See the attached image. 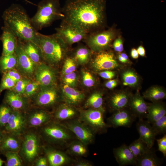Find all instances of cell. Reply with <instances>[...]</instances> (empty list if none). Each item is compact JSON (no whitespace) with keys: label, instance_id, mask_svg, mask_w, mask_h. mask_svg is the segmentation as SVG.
<instances>
[{"label":"cell","instance_id":"28","mask_svg":"<svg viewBox=\"0 0 166 166\" xmlns=\"http://www.w3.org/2000/svg\"><path fill=\"white\" fill-rule=\"evenodd\" d=\"M166 114L165 105L161 101L148 104L146 118L150 124L160 119Z\"/></svg>","mask_w":166,"mask_h":166},{"label":"cell","instance_id":"12","mask_svg":"<svg viewBox=\"0 0 166 166\" xmlns=\"http://www.w3.org/2000/svg\"><path fill=\"white\" fill-rule=\"evenodd\" d=\"M128 107L116 111L107 120L109 127H130L136 117Z\"/></svg>","mask_w":166,"mask_h":166},{"label":"cell","instance_id":"3","mask_svg":"<svg viewBox=\"0 0 166 166\" xmlns=\"http://www.w3.org/2000/svg\"><path fill=\"white\" fill-rule=\"evenodd\" d=\"M37 129L44 145L55 148L68 145L74 138L63 124L52 120Z\"/></svg>","mask_w":166,"mask_h":166},{"label":"cell","instance_id":"39","mask_svg":"<svg viewBox=\"0 0 166 166\" xmlns=\"http://www.w3.org/2000/svg\"><path fill=\"white\" fill-rule=\"evenodd\" d=\"M12 109L8 105L0 107V129L2 131L10 117Z\"/></svg>","mask_w":166,"mask_h":166},{"label":"cell","instance_id":"57","mask_svg":"<svg viewBox=\"0 0 166 166\" xmlns=\"http://www.w3.org/2000/svg\"><path fill=\"white\" fill-rule=\"evenodd\" d=\"M3 133H4L3 131L1 129H0V146L2 142L3 136Z\"/></svg>","mask_w":166,"mask_h":166},{"label":"cell","instance_id":"58","mask_svg":"<svg viewBox=\"0 0 166 166\" xmlns=\"http://www.w3.org/2000/svg\"><path fill=\"white\" fill-rule=\"evenodd\" d=\"M118 60L121 62L122 63H126L125 61L123 59V58L119 55L118 57Z\"/></svg>","mask_w":166,"mask_h":166},{"label":"cell","instance_id":"16","mask_svg":"<svg viewBox=\"0 0 166 166\" xmlns=\"http://www.w3.org/2000/svg\"><path fill=\"white\" fill-rule=\"evenodd\" d=\"M39 92L34 98L35 106L41 108L54 105L58 101L59 97L56 90L51 86Z\"/></svg>","mask_w":166,"mask_h":166},{"label":"cell","instance_id":"51","mask_svg":"<svg viewBox=\"0 0 166 166\" xmlns=\"http://www.w3.org/2000/svg\"><path fill=\"white\" fill-rule=\"evenodd\" d=\"M99 74L103 78L107 79H111L114 77L115 73L113 71L105 70L100 72Z\"/></svg>","mask_w":166,"mask_h":166},{"label":"cell","instance_id":"15","mask_svg":"<svg viewBox=\"0 0 166 166\" xmlns=\"http://www.w3.org/2000/svg\"><path fill=\"white\" fill-rule=\"evenodd\" d=\"M27 128H37L52 119L51 113L42 109L25 112Z\"/></svg>","mask_w":166,"mask_h":166},{"label":"cell","instance_id":"38","mask_svg":"<svg viewBox=\"0 0 166 166\" xmlns=\"http://www.w3.org/2000/svg\"><path fill=\"white\" fill-rule=\"evenodd\" d=\"M6 158V166H24L22 161L18 152L8 151L4 153Z\"/></svg>","mask_w":166,"mask_h":166},{"label":"cell","instance_id":"32","mask_svg":"<svg viewBox=\"0 0 166 166\" xmlns=\"http://www.w3.org/2000/svg\"><path fill=\"white\" fill-rule=\"evenodd\" d=\"M92 51L86 46L80 45L75 50L72 57L76 62L81 64H85L88 62L91 58Z\"/></svg>","mask_w":166,"mask_h":166},{"label":"cell","instance_id":"10","mask_svg":"<svg viewBox=\"0 0 166 166\" xmlns=\"http://www.w3.org/2000/svg\"><path fill=\"white\" fill-rule=\"evenodd\" d=\"M27 129L25 113L12 110L3 132L21 136Z\"/></svg>","mask_w":166,"mask_h":166},{"label":"cell","instance_id":"9","mask_svg":"<svg viewBox=\"0 0 166 166\" xmlns=\"http://www.w3.org/2000/svg\"><path fill=\"white\" fill-rule=\"evenodd\" d=\"M68 128L78 140L87 145L94 140L95 133L78 118L61 123Z\"/></svg>","mask_w":166,"mask_h":166},{"label":"cell","instance_id":"41","mask_svg":"<svg viewBox=\"0 0 166 166\" xmlns=\"http://www.w3.org/2000/svg\"><path fill=\"white\" fill-rule=\"evenodd\" d=\"M76 61L72 57H66L62 70V73L65 75L74 72L76 69Z\"/></svg>","mask_w":166,"mask_h":166},{"label":"cell","instance_id":"45","mask_svg":"<svg viewBox=\"0 0 166 166\" xmlns=\"http://www.w3.org/2000/svg\"><path fill=\"white\" fill-rule=\"evenodd\" d=\"M39 86V84L36 81L30 82L26 87L24 95L27 97L33 96L36 93Z\"/></svg>","mask_w":166,"mask_h":166},{"label":"cell","instance_id":"23","mask_svg":"<svg viewBox=\"0 0 166 166\" xmlns=\"http://www.w3.org/2000/svg\"><path fill=\"white\" fill-rule=\"evenodd\" d=\"M15 53L17 58L18 63L22 71L29 75L32 74L35 64L25 52L18 39Z\"/></svg>","mask_w":166,"mask_h":166},{"label":"cell","instance_id":"1","mask_svg":"<svg viewBox=\"0 0 166 166\" xmlns=\"http://www.w3.org/2000/svg\"><path fill=\"white\" fill-rule=\"evenodd\" d=\"M104 0H68L62 8L61 23L88 34L102 28L104 24Z\"/></svg>","mask_w":166,"mask_h":166},{"label":"cell","instance_id":"31","mask_svg":"<svg viewBox=\"0 0 166 166\" xmlns=\"http://www.w3.org/2000/svg\"><path fill=\"white\" fill-rule=\"evenodd\" d=\"M144 98L152 102L161 101L166 97L165 90L158 86H153L147 89L143 93Z\"/></svg>","mask_w":166,"mask_h":166},{"label":"cell","instance_id":"33","mask_svg":"<svg viewBox=\"0 0 166 166\" xmlns=\"http://www.w3.org/2000/svg\"><path fill=\"white\" fill-rule=\"evenodd\" d=\"M70 154L77 156H86L88 153L87 145L79 140H72L68 145Z\"/></svg>","mask_w":166,"mask_h":166},{"label":"cell","instance_id":"47","mask_svg":"<svg viewBox=\"0 0 166 166\" xmlns=\"http://www.w3.org/2000/svg\"><path fill=\"white\" fill-rule=\"evenodd\" d=\"M158 147V150L161 152L164 157L166 156V135L164 134L161 138L156 139Z\"/></svg>","mask_w":166,"mask_h":166},{"label":"cell","instance_id":"43","mask_svg":"<svg viewBox=\"0 0 166 166\" xmlns=\"http://www.w3.org/2000/svg\"><path fill=\"white\" fill-rule=\"evenodd\" d=\"M16 83L10 78L4 75L0 85V95L3 90L14 88Z\"/></svg>","mask_w":166,"mask_h":166},{"label":"cell","instance_id":"26","mask_svg":"<svg viewBox=\"0 0 166 166\" xmlns=\"http://www.w3.org/2000/svg\"><path fill=\"white\" fill-rule=\"evenodd\" d=\"M131 95L128 93L120 92L114 94L110 97L109 105L113 112L128 107L129 100Z\"/></svg>","mask_w":166,"mask_h":166},{"label":"cell","instance_id":"19","mask_svg":"<svg viewBox=\"0 0 166 166\" xmlns=\"http://www.w3.org/2000/svg\"><path fill=\"white\" fill-rule=\"evenodd\" d=\"M66 103L60 105L51 113L52 120L60 123L78 118L80 113L73 107Z\"/></svg>","mask_w":166,"mask_h":166},{"label":"cell","instance_id":"7","mask_svg":"<svg viewBox=\"0 0 166 166\" xmlns=\"http://www.w3.org/2000/svg\"><path fill=\"white\" fill-rule=\"evenodd\" d=\"M104 110L88 109L80 112L78 119L96 134L106 133L109 128L104 119Z\"/></svg>","mask_w":166,"mask_h":166},{"label":"cell","instance_id":"54","mask_svg":"<svg viewBox=\"0 0 166 166\" xmlns=\"http://www.w3.org/2000/svg\"><path fill=\"white\" fill-rule=\"evenodd\" d=\"M137 51L139 55L141 56H144L145 54V52L144 48L142 46H140L138 48Z\"/></svg>","mask_w":166,"mask_h":166},{"label":"cell","instance_id":"13","mask_svg":"<svg viewBox=\"0 0 166 166\" xmlns=\"http://www.w3.org/2000/svg\"><path fill=\"white\" fill-rule=\"evenodd\" d=\"M96 53L92 62V65L96 70L113 69L119 66L118 63L112 52L104 50Z\"/></svg>","mask_w":166,"mask_h":166},{"label":"cell","instance_id":"55","mask_svg":"<svg viewBox=\"0 0 166 166\" xmlns=\"http://www.w3.org/2000/svg\"><path fill=\"white\" fill-rule=\"evenodd\" d=\"M131 55L134 59L137 58L139 57V54L137 50L134 48H132L131 50Z\"/></svg>","mask_w":166,"mask_h":166},{"label":"cell","instance_id":"36","mask_svg":"<svg viewBox=\"0 0 166 166\" xmlns=\"http://www.w3.org/2000/svg\"><path fill=\"white\" fill-rule=\"evenodd\" d=\"M128 147L136 159L151 149L139 138L133 141Z\"/></svg>","mask_w":166,"mask_h":166},{"label":"cell","instance_id":"20","mask_svg":"<svg viewBox=\"0 0 166 166\" xmlns=\"http://www.w3.org/2000/svg\"><path fill=\"white\" fill-rule=\"evenodd\" d=\"M148 104L144 101L143 97L137 93L131 96L128 107L136 118L144 119L146 118Z\"/></svg>","mask_w":166,"mask_h":166},{"label":"cell","instance_id":"11","mask_svg":"<svg viewBox=\"0 0 166 166\" xmlns=\"http://www.w3.org/2000/svg\"><path fill=\"white\" fill-rule=\"evenodd\" d=\"M55 30L56 33L69 46L83 41L87 34L72 26L62 23Z\"/></svg>","mask_w":166,"mask_h":166},{"label":"cell","instance_id":"14","mask_svg":"<svg viewBox=\"0 0 166 166\" xmlns=\"http://www.w3.org/2000/svg\"><path fill=\"white\" fill-rule=\"evenodd\" d=\"M1 30L2 32L0 37V40L2 42L3 45L2 55H8L15 53L18 41V37L5 22Z\"/></svg>","mask_w":166,"mask_h":166},{"label":"cell","instance_id":"42","mask_svg":"<svg viewBox=\"0 0 166 166\" xmlns=\"http://www.w3.org/2000/svg\"><path fill=\"white\" fill-rule=\"evenodd\" d=\"M30 82L28 79H21L16 83L14 87L15 92L21 95H24L26 87Z\"/></svg>","mask_w":166,"mask_h":166},{"label":"cell","instance_id":"5","mask_svg":"<svg viewBox=\"0 0 166 166\" xmlns=\"http://www.w3.org/2000/svg\"><path fill=\"white\" fill-rule=\"evenodd\" d=\"M64 17L58 0H43L39 3L37 11L30 20L33 27L38 31Z\"/></svg>","mask_w":166,"mask_h":166},{"label":"cell","instance_id":"22","mask_svg":"<svg viewBox=\"0 0 166 166\" xmlns=\"http://www.w3.org/2000/svg\"><path fill=\"white\" fill-rule=\"evenodd\" d=\"M113 153L116 161L120 166L136 165V158L128 146L126 145L123 144L118 147L114 148Z\"/></svg>","mask_w":166,"mask_h":166},{"label":"cell","instance_id":"60","mask_svg":"<svg viewBox=\"0 0 166 166\" xmlns=\"http://www.w3.org/2000/svg\"><path fill=\"white\" fill-rule=\"evenodd\" d=\"M25 0L27 2H29V3H32L31 2H29V1H27V0Z\"/></svg>","mask_w":166,"mask_h":166},{"label":"cell","instance_id":"49","mask_svg":"<svg viewBox=\"0 0 166 166\" xmlns=\"http://www.w3.org/2000/svg\"><path fill=\"white\" fill-rule=\"evenodd\" d=\"M48 166V162L46 157L45 156H41L34 162L33 166Z\"/></svg>","mask_w":166,"mask_h":166},{"label":"cell","instance_id":"29","mask_svg":"<svg viewBox=\"0 0 166 166\" xmlns=\"http://www.w3.org/2000/svg\"><path fill=\"white\" fill-rule=\"evenodd\" d=\"M18 39L27 56L35 64L39 63L43 58L39 46L30 41Z\"/></svg>","mask_w":166,"mask_h":166},{"label":"cell","instance_id":"21","mask_svg":"<svg viewBox=\"0 0 166 166\" xmlns=\"http://www.w3.org/2000/svg\"><path fill=\"white\" fill-rule=\"evenodd\" d=\"M35 76L36 82L39 85L45 87L51 86L55 81L54 72L44 64H41L38 67Z\"/></svg>","mask_w":166,"mask_h":166},{"label":"cell","instance_id":"59","mask_svg":"<svg viewBox=\"0 0 166 166\" xmlns=\"http://www.w3.org/2000/svg\"><path fill=\"white\" fill-rule=\"evenodd\" d=\"M3 161L0 158V166H1L2 165Z\"/></svg>","mask_w":166,"mask_h":166},{"label":"cell","instance_id":"8","mask_svg":"<svg viewBox=\"0 0 166 166\" xmlns=\"http://www.w3.org/2000/svg\"><path fill=\"white\" fill-rule=\"evenodd\" d=\"M99 30L87 34L83 41L93 52L97 53L105 50L113 40L115 33L112 29Z\"/></svg>","mask_w":166,"mask_h":166},{"label":"cell","instance_id":"52","mask_svg":"<svg viewBox=\"0 0 166 166\" xmlns=\"http://www.w3.org/2000/svg\"><path fill=\"white\" fill-rule=\"evenodd\" d=\"M117 82L116 79H111L107 81L105 83V86L110 89L115 87L117 85Z\"/></svg>","mask_w":166,"mask_h":166},{"label":"cell","instance_id":"25","mask_svg":"<svg viewBox=\"0 0 166 166\" xmlns=\"http://www.w3.org/2000/svg\"><path fill=\"white\" fill-rule=\"evenodd\" d=\"M85 96L81 92L74 88L65 85L62 89V98L65 103L74 106L77 105L84 100Z\"/></svg>","mask_w":166,"mask_h":166},{"label":"cell","instance_id":"2","mask_svg":"<svg viewBox=\"0 0 166 166\" xmlns=\"http://www.w3.org/2000/svg\"><path fill=\"white\" fill-rule=\"evenodd\" d=\"M2 17L18 39L30 41L38 45V32L33 27L30 18L23 7L13 4L4 11Z\"/></svg>","mask_w":166,"mask_h":166},{"label":"cell","instance_id":"27","mask_svg":"<svg viewBox=\"0 0 166 166\" xmlns=\"http://www.w3.org/2000/svg\"><path fill=\"white\" fill-rule=\"evenodd\" d=\"M5 101L13 110L25 113L27 111L26 101L21 95L15 92L11 91L7 93L5 96Z\"/></svg>","mask_w":166,"mask_h":166},{"label":"cell","instance_id":"48","mask_svg":"<svg viewBox=\"0 0 166 166\" xmlns=\"http://www.w3.org/2000/svg\"><path fill=\"white\" fill-rule=\"evenodd\" d=\"M10 78L16 83L22 78L19 73L13 69H10L4 72V74Z\"/></svg>","mask_w":166,"mask_h":166},{"label":"cell","instance_id":"24","mask_svg":"<svg viewBox=\"0 0 166 166\" xmlns=\"http://www.w3.org/2000/svg\"><path fill=\"white\" fill-rule=\"evenodd\" d=\"M3 133L0 151L4 153L8 151L18 152L21 146V136L4 132Z\"/></svg>","mask_w":166,"mask_h":166},{"label":"cell","instance_id":"44","mask_svg":"<svg viewBox=\"0 0 166 166\" xmlns=\"http://www.w3.org/2000/svg\"><path fill=\"white\" fill-rule=\"evenodd\" d=\"M77 79L76 74L73 72L64 75L63 81L65 85L74 88L76 85Z\"/></svg>","mask_w":166,"mask_h":166},{"label":"cell","instance_id":"46","mask_svg":"<svg viewBox=\"0 0 166 166\" xmlns=\"http://www.w3.org/2000/svg\"><path fill=\"white\" fill-rule=\"evenodd\" d=\"M82 80L84 85L87 87H91L95 83V79L92 75L88 71L82 73Z\"/></svg>","mask_w":166,"mask_h":166},{"label":"cell","instance_id":"40","mask_svg":"<svg viewBox=\"0 0 166 166\" xmlns=\"http://www.w3.org/2000/svg\"><path fill=\"white\" fill-rule=\"evenodd\" d=\"M152 128L156 134H161L166 132V115L153 123Z\"/></svg>","mask_w":166,"mask_h":166},{"label":"cell","instance_id":"56","mask_svg":"<svg viewBox=\"0 0 166 166\" xmlns=\"http://www.w3.org/2000/svg\"><path fill=\"white\" fill-rule=\"evenodd\" d=\"M119 55L123 58L126 63L128 62V57L125 53H120Z\"/></svg>","mask_w":166,"mask_h":166},{"label":"cell","instance_id":"35","mask_svg":"<svg viewBox=\"0 0 166 166\" xmlns=\"http://www.w3.org/2000/svg\"><path fill=\"white\" fill-rule=\"evenodd\" d=\"M103 95L100 92H95L92 94L87 100L85 106L89 109L104 110L103 107Z\"/></svg>","mask_w":166,"mask_h":166},{"label":"cell","instance_id":"6","mask_svg":"<svg viewBox=\"0 0 166 166\" xmlns=\"http://www.w3.org/2000/svg\"><path fill=\"white\" fill-rule=\"evenodd\" d=\"M38 35L43 59L51 64L61 61L69 46L56 33L46 35L38 32Z\"/></svg>","mask_w":166,"mask_h":166},{"label":"cell","instance_id":"34","mask_svg":"<svg viewBox=\"0 0 166 166\" xmlns=\"http://www.w3.org/2000/svg\"><path fill=\"white\" fill-rule=\"evenodd\" d=\"M18 63L17 56L15 53L0 57V68L4 72L14 68Z\"/></svg>","mask_w":166,"mask_h":166},{"label":"cell","instance_id":"53","mask_svg":"<svg viewBox=\"0 0 166 166\" xmlns=\"http://www.w3.org/2000/svg\"><path fill=\"white\" fill-rule=\"evenodd\" d=\"M92 165L90 163L85 160L79 161L75 164V166H91Z\"/></svg>","mask_w":166,"mask_h":166},{"label":"cell","instance_id":"30","mask_svg":"<svg viewBox=\"0 0 166 166\" xmlns=\"http://www.w3.org/2000/svg\"><path fill=\"white\" fill-rule=\"evenodd\" d=\"M161 162L151 148L136 159V166H159Z\"/></svg>","mask_w":166,"mask_h":166},{"label":"cell","instance_id":"37","mask_svg":"<svg viewBox=\"0 0 166 166\" xmlns=\"http://www.w3.org/2000/svg\"><path fill=\"white\" fill-rule=\"evenodd\" d=\"M123 84L124 86L134 87L138 84L139 78L136 74L133 71L128 70L122 74Z\"/></svg>","mask_w":166,"mask_h":166},{"label":"cell","instance_id":"17","mask_svg":"<svg viewBox=\"0 0 166 166\" xmlns=\"http://www.w3.org/2000/svg\"><path fill=\"white\" fill-rule=\"evenodd\" d=\"M43 152L50 166H61L70 161V158L65 153L51 146L44 145Z\"/></svg>","mask_w":166,"mask_h":166},{"label":"cell","instance_id":"4","mask_svg":"<svg viewBox=\"0 0 166 166\" xmlns=\"http://www.w3.org/2000/svg\"><path fill=\"white\" fill-rule=\"evenodd\" d=\"M21 137L18 154L24 165L33 166L35 161L43 153L44 144L36 128H27Z\"/></svg>","mask_w":166,"mask_h":166},{"label":"cell","instance_id":"18","mask_svg":"<svg viewBox=\"0 0 166 166\" xmlns=\"http://www.w3.org/2000/svg\"><path fill=\"white\" fill-rule=\"evenodd\" d=\"M136 128L140 137L149 148L153 145L157 135L152 125L147 120L139 119L136 125Z\"/></svg>","mask_w":166,"mask_h":166},{"label":"cell","instance_id":"50","mask_svg":"<svg viewBox=\"0 0 166 166\" xmlns=\"http://www.w3.org/2000/svg\"><path fill=\"white\" fill-rule=\"evenodd\" d=\"M113 46L114 49L117 52H121L123 50V42L121 38H118L115 40Z\"/></svg>","mask_w":166,"mask_h":166}]
</instances>
